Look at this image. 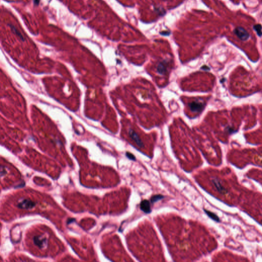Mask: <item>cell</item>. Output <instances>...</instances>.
<instances>
[{
    "label": "cell",
    "instance_id": "14",
    "mask_svg": "<svg viewBox=\"0 0 262 262\" xmlns=\"http://www.w3.org/2000/svg\"><path fill=\"white\" fill-rule=\"evenodd\" d=\"M201 69H202V70H205V71H208V70H210V68H209L208 66H206V65L203 66H202V67L201 68Z\"/></svg>",
    "mask_w": 262,
    "mask_h": 262
},
{
    "label": "cell",
    "instance_id": "6",
    "mask_svg": "<svg viewBox=\"0 0 262 262\" xmlns=\"http://www.w3.org/2000/svg\"><path fill=\"white\" fill-rule=\"evenodd\" d=\"M212 182L218 192L223 195H225L228 193L227 190L224 187L219 179L214 178L212 180Z\"/></svg>",
    "mask_w": 262,
    "mask_h": 262
},
{
    "label": "cell",
    "instance_id": "13",
    "mask_svg": "<svg viewBox=\"0 0 262 262\" xmlns=\"http://www.w3.org/2000/svg\"><path fill=\"white\" fill-rule=\"evenodd\" d=\"M126 156L129 159L131 160H134V161L136 160L135 156L134 155H133L132 153H130V152H127L126 153Z\"/></svg>",
    "mask_w": 262,
    "mask_h": 262
},
{
    "label": "cell",
    "instance_id": "12",
    "mask_svg": "<svg viewBox=\"0 0 262 262\" xmlns=\"http://www.w3.org/2000/svg\"><path fill=\"white\" fill-rule=\"evenodd\" d=\"M8 26H10V27L11 28V30H12V31H13L14 33H15L16 34H17V36H18L19 37H20V38L23 41H24V39L23 38V36L22 35V34H21V33H20V32L18 31V30L17 29H16L15 27H14L12 25H11V24H8Z\"/></svg>",
    "mask_w": 262,
    "mask_h": 262
},
{
    "label": "cell",
    "instance_id": "10",
    "mask_svg": "<svg viewBox=\"0 0 262 262\" xmlns=\"http://www.w3.org/2000/svg\"><path fill=\"white\" fill-rule=\"evenodd\" d=\"M164 198V196L161 195H156L153 196L151 199V202L152 203H154L159 200H160Z\"/></svg>",
    "mask_w": 262,
    "mask_h": 262
},
{
    "label": "cell",
    "instance_id": "15",
    "mask_svg": "<svg viewBox=\"0 0 262 262\" xmlns=\"http://www.w3.org/2000/svg\"><path fill=\"white\" fill-rule=\"evenodd\" d=\"M40 2V0H34V3L35 5H38Z\"/></svg>",
    "mask_w": 262,
    "mask_h": 262
},
{
    "label": "cell",
    "instance_id": "8",
    "mask_svg": "<svg viewBox=\"0 0 262 262\" xmlns=\"http://www.w3.org/2000/svg\"><path fill=\"white\" fill-rule=\"evenodd\" d=\"M140 207L142 212L145 214H148L152 212L150 201L147 200H144L141 202Z\"/></svg>",
    "mask_w": 262,
    "mask_h": 262
},
{
    "label": "cell",
    "instance_id": "5",
    "mask_svg": "<svg viewBox=\"0 0 262 262\" xmlns=\"http://www.w3.org/2000/svg\"><path fill=\"white\" fill-rule=\"evenodd\" d=\"M129 135L130 137H131V139H132L136 143V144L138 145V147L140 148H143L144 147V144L143 142L142 141V140H141L140 137L134 130H133L131 129H129Z\"/></svg>",
    "mask_w": 262,
    "mask_h": 262
},
{
    "label": "cell",
    "instance_id": "4",
    "mask_svg": "<svg viewBox=\"0 0 262 262\" xmlns=\"http://www.w3.org/2000/svg\"><path fill=\"white\" fill-rule=\"evenodd\" d=\"M34 243L38 246L40 248H44L47 245V238L41 235L36 236L33 238Z\"/></svg>",
    "mask_w": 262,
    "mask_h": 262
},
{
    "label": "cell",
    "instance_id": "11",
    "mask_svg": "<svg viewBox=\"0 0 262 262\" xmlns=\"http://www.w3.org/2000/svg\"><path fill=\"white\" fill-rule=\"evenodd\" d=\"M253 29L255 30L258 35L259 36H261L262 35V26L261 24H256L255 25L253 26Z\"/></svg>",
    "mask_w": 262,
    "mask_h": 262
},
{
    "label": "cell",
    "instance_id": "7",
    "mask_svg": "<svg viewBox=\"0 0 262 262\" xmlns=\"http://www.w3.org/2000/svg\"><path fill=\"white\" fill-rule=\"evenodd\" d=\"M168 65L169 63L166 61H163L159 63L157 68V72L160 75L165 74L167 72Z\"/></svg>",
    "mask_w": 262,
    "mask_h": 262
},
{
    "label": "cell",
    "instance_id": "9",
    "mask_svg": "<svg viewBox=\"0 0 262 262\" xmlns=\"http://www.w3.org/2000/svg\"><path fill=\"white\" fill-rule=\"evenodd\" d=\"M204 212H205L206 214L210 218H211V219H213V220H214V221H216L217 222H220V218L218 217V216L216 214H215V213H214L213 212H210V211L206 210V209H204Z\"/></svg>",
    "mask_w": 262,
    "mask_h": 262
},
{
    "label": "cell",
    "instance_id": "3",
    "mask_svg": "<svg viewBox=\"0 0 262 262\" xmlns=\"http://www.w3.org/2000/svg\"><path fill=\"white\" fill-rule=\"evenodd\" d=\"M35 202L28 199H23L20 200L17 204V206L19 208L25 209H32L35 207Z\"/></svg>",
    "mask_w": 262,
    "mask_h": 262
},
{
    "label": "cell",
    "instance_id": "1",
    "mask_svg": "<svg viewBox=\"0 0 262 262\" xmlns=\"http://www.w3.org/2000/svg\"><path fill=\"white\" fill-rule=\"evenodd\" d=\"M205 104L203 103L199 100H196L191 102L188 104V107H190V110L192 112L195 113H200L204 108Z\"/></svg>",
    "mask_w": 262,
    "mask_h": 262
},
{
    "label": "cell",
    "instance_id": "2",
    "mask_svg": "<svg viewBox=\"0 0 262 262\" xmlns=\"http://www.w3.org/2000/svg\"><path fill=\"white\" fill-rule=\"evenodd\" d=\"M235 34L242 41L248 40L250 37L249 33L245 29L241 27H237L234 31Z\"/></svg>",
    "mask_w": 262,
    "mask_h": 262
}]
</instances>
